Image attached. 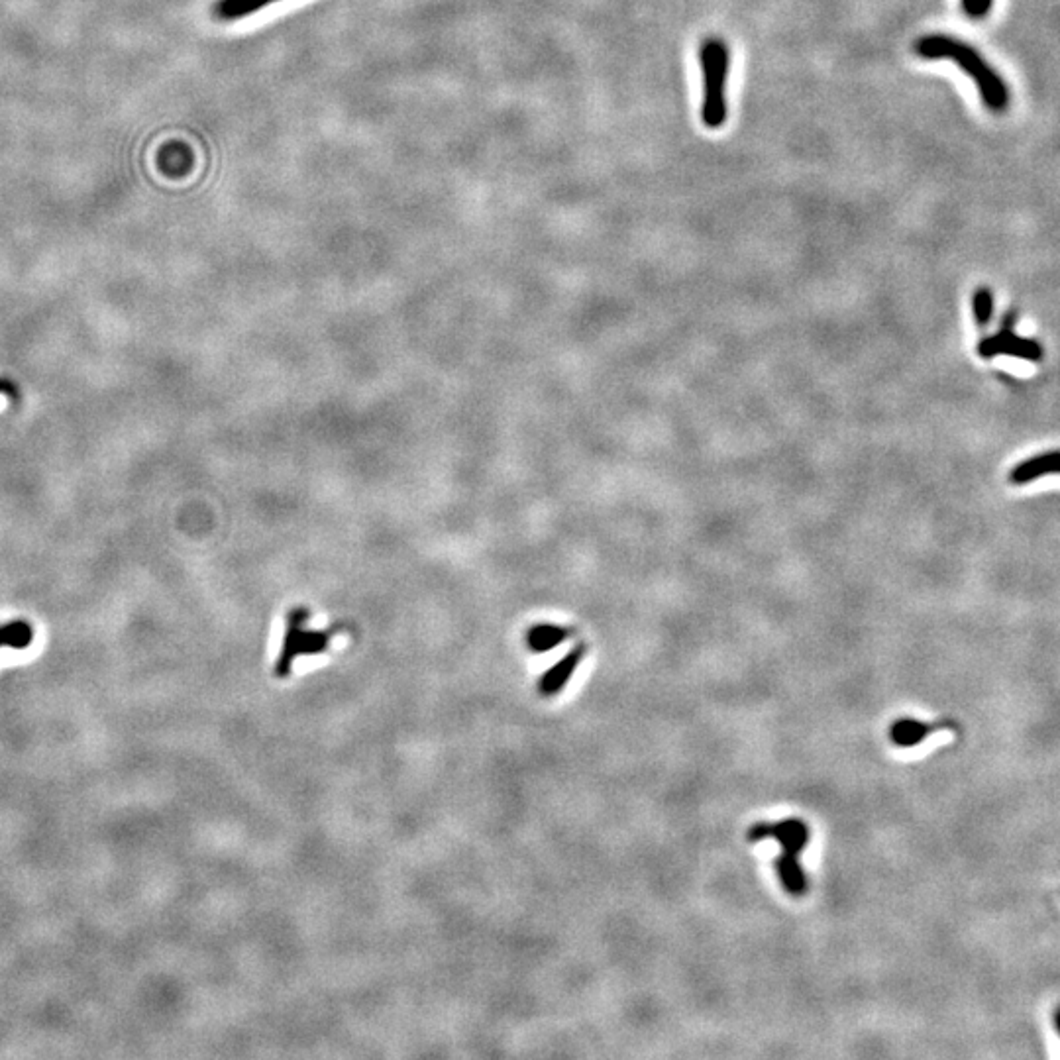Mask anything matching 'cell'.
Returning a JSON list of instances; mask_svg holds the SVG:
<instances>
[{
    "label": "cell",
    "instance_id": "obj_14",
    "mask_svg": "<svg viewBox=\"0 0 1060 1060\" xmlns=\"http://www.w3.org/2000/svg\"><path fill=\"white\" fill-rule=\"evenodd\" d=\"M992 6H994V0H962V10L972 20H980L988 16Z\"/></svg>",
    "mask_w": 1060,
    "mask_h": 1060
},
{
    "label": "cell",
    "instance_id": "obj_12",
    "mask_svg": "<svg viewBox=\"0 0 1060 1060\" xmlns=\"http://www.w3.org/2000/svg\"><path fill=\"white\" fill-rule=\"evenodd\" d=\"M34 640L32 627L24 621H16L10 625L0 627V646H12V648H26Z\"/></svg>",
    "mask_w": 1060,
    "mask_h": 1060
},
{
    "label": "cell",
    "instance_id": "obj_9",
    "mask_svg": "<svg viewBox=\"0 0 1060 1060\" xmlns=\"http://www.w3.org/2000/svg\"><path fill=\"white\" fill-rule=\"evenodd\" d=\"M277 0H218L214 4V16L218 20H240Z\"/></svg>",
    "mask_w": 1060,
    "mask_h": 1060
},
{
    "label": "cell",
    "instance_id": "obj_5",
    "mask_svg": "<svg viewBox=\"0 0 1060 1060\" xmlns=\"http://www.w3.org/2000/svg\"><path fill=\"white\" fill-rule=\"evenodd\" d=\"M585 650L587 646L585 644H578L574 646L560 662H556L540 680V693L550 697V695H556L560 693L562 689L568 686V682L572 680V676L576 674L580 662L585 656Z\"/></svg>",
    "mask_w": 1060,
    "mask_h": 1060
},
{
    "label": "cell",
    "instance_id": "obj_6",
    "mask_svg": "<svg viewBox=\"0 0 1060 1060\" xmlns=\"http://www.w3.org/2000/svg\"><path fill=\"white\" fill-rule=\"evenodd\" d=\"M1057 474H1060V450H1053V452L1035 454V456L1019 462L1011 470L1009 479L1015 485H1025V483L1037 481L1041 477L1057 476Z\"/></svg>",
    "mask_w": 1060,
    "mask_h": 1060
},
{
    "label": "cell",
    "instance_id": "obj_7",
    "mask_svg": "<svg viewBox=\"0 0 1060 1060\" xmlns=\"http://www.w3.org/2000/svg\"><path fill=\"white\" fill-rule=\"evenodd\" d=\"M945 723H927L913 717H901L890 727V741L898 748H915L927 741L931 735L941 731Z\"/></svg>",
    "mask_w": 1060,
    "mask_h": 1060
},
{
    "label": "cell",
    "instance_id": "obj_8",
    "mask_svg": "<svg viewBox=\"0 0 1060 1060\" xmlns=\"http://www.w3.org/2000/svg\"><path fill=\"white\" fill-rule=\"evenodd\" d=\"M774 868H776V876H778L782 888L792 898L807 896L809 880H807V874L803 870V864H801L799 856L780 852V856L774 860Z\"/></svg>",
    "mask_w": 1060,
    "mask_h": 1060
},
{
    "label": "cell",
    "instance_id": "obj_15",
    "mask_svg": "<svg viewBox=\"0 0 1060 1060\" xmlns=\"http://www.w3.org/2000/svg\"><path fill=\"white\" fill-rule=\"evenodd\" d=\"M1053 1019H1055V1029H1057V1035H1059L1060 1039V1006L1055 1009V1015H1053Z\"/></svg>",
    "mask_w": 1060,
    "mask_h": 1060
},
{
    "label": "cell",
    "instance_id": "obj_11",
    "mask_svg": "<svg viewBox=\"0 0 1060 1060\" xmlns=\"http://www.w3.org/2000/svg\"><path fill=\"white\" fill-rule=\"evenodd\" d=\"M994 307H996V301H994V293L992 289L988 287H978L972 295V313H974V320L980 328L988 326L992 322L994 317Z\"/></svg>",
    "mask_w": 1060,
    "mask_h": 1060
},
{
    "label": "cell",
    "instance_id": "obj_2",
    "mask_svg": "<svg viewBox=\"0 0 1060 1060\" xmlns=\"http://www.w3.org/2000/svg\"><path fill=\"white\" fill-rule=\"evenodd\" d=\"M699 63L703 73L701 120L707 128L717 130L727 122V79L731 67L729 46L719 38L701 44Z\"/></svg>",
    "mask_w": 1060,
    "mask_h": 1060
},
{
    "label": "cell",
    "instance_id": "obj_1",
    "mask_svg": "<svg viewBox=\"0 0 1060 1060\" xmlns=\"http://www.w3.org/2000/svg\"><path fill=\"white\" fill-rule=\"evenodd\" d=\"M915 52L923 59H951L964 73L974 79L980 99L992 112H1006L1009 108V89L1006 81L994 71V67L980 55L978 50L962 40L945 34H929L915 42Z\"/></svg>",
    "mask_w": 1060,
    "mask_h": 1060
},
{
    "label": "cell",
    "instance_id": "obj_13",
    "mask_svg": "<svg viewBox=\"0 0 1060 1060\" xmlns=\"http://www.w3.org/2000/svg\"><path fill=\"white\" fill-rule=\"evenodd\" d=\"M328 644V636L324 633H315V631H305L301 629V635H299V654H318L320 650H324Z\"/></svg>",
    "mask_w": 1060,
    "mask_h": 1060
},
{
    "label": "cell",
    "instance_id": "obj_4",
    "mask_svg": "<svg viewBox=\"0 0 1060 1060\" xmlns=\"http://www.w3.org/2000/svg\"><path fill=\"white\" fill-rule=\"evenodd\" d=\"M766 839H774L782 848V854L799 856L809 845L811 831H809V825L797 817H788V819H780L772 823L760 821L748 829L750 843H762Z\"/></svg>",
    "mask_w": 1060,
    "mask_h": 1060
},
{
    "label": "cell",
    "instance_id": "obj_10",
    "mask_svg": "<svg viewBox=\"0 0 1060 1060\" xmlns=\"http://www.w3.org/2000/svg\"><path fill=\"white\" fill-rule=\"evenodd\" d=\"M572 631L570 629H564V627H558V625H536L529 631V646L542 654V652H548L556 646H560L566 638H570Z\"/></svg>",
    "mask_w": 1060,
    "mask_h": 1060
},
{
    "label": "cell",
    "instance_id": "obj_3",
    "mask_svg": "<svg viewBox=\"0 0 1060 1060\" xmlns=\"http://www.w3.org/2000/svg\"><path fill=\"white\" fill-rule=\"evenodd\" d=\"M1015 311H1009L1002 318V326L998 332L982 338L978 342V354L984 358V360H992L996 356H1011V358H1019V360H1025V362H1041L1043 360V346L1033 340V338H1025V336H1019L1013 328H1015Z\"/></svg>",
    "mask_w": 1060,
    "mask_h": 1060
}]
</instances>
